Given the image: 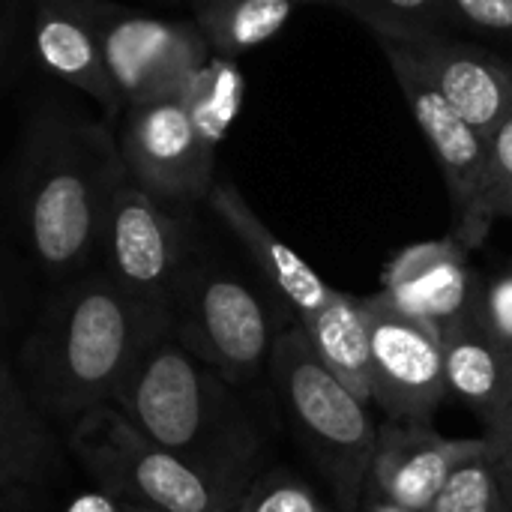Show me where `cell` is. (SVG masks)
<instances>
[{"instance_id": "2", "label": "cell", "mask_w": 512, "mask_h": 512, "mask_svg": "<svg viewBox=\"0 0 512 512\" xmlns=\"http://www.w3.org/2000/svg\"><path fill=\"white\" fill-rule=\"evenodd\" d=\"M114 408L153 444L246 489L258 474L261 441L228 381L189 354L174 333L153 336L132 363Z\"/></svg>"}, {"instance_id": "24", "label": "cell", "mask_w": 512, "mask_h": 512, "mask_svg": "<svg viewBox=\"0 0 512 512\" xmlns=\"http://www.w3.org/2000/svg\"><path fill=\"white\" fill-rule=\"evenodd\" d=\"M234 512H330V507L291 471H264L246 486Z\"/></svg>"}, {"instance_id": "20", "label": "cell", "mask_w": 512, "mask_h": 512, "mask_svg": "<svg viewBox=\"0 0 512 512\" xmlns=\"http://www.w3.org/2000/svg\"><path fill=\"white\" fill-rule=\"evenodd\" d=\"M243 90H246V81H243V72L237 69V60L210 54L207 63L198 66L177 93L198 138L213 153L225 141L231 123L240 114Z\"/></svg>"}, {"instance_id": "17", "label": "cell", "mask_w": 512, "mask_h": 512, "mask_svg": "<svg viewBox=\"0 0 512 512\" xmlns=\"http://www.w3.org/2000/svg\"><path fill=\"white\" fill-rule=\"evenodd\" d=\"M447 387L492 429L512 408V348L495 339L471 312L441 330Z\"/></svg>"}, {"instance_id": "28", "label": "cell", "mask_w": 512, "mask_h": 512, "mask_svg": "<svg viewBox=\"0 0 512 512\" xmlns=\"http://www.w3.org/2000/svg\"><path fill=\"white\" fill-rule=\"evenodd\" d=\"M486 438L495 447V468H498V477H501L507 498L512 501V408L492 429H486Z\"/></svg>"}, {"instance_id": "11", "label": "cell", "mask_w": 512, "mask_h": 512, "mask_svg": "<svg viewBox=\"0 0 512 512\" xmlns=\"http://www.w3.org/2000/svg\"><path fill=\"white\" fill-rule=\"evenodd\" d=\"M117 144L126 174L159 201L210 195L216 153L204 147L180 99L129 108Z\"/></svg>"}, {"instance_id": "25", "label": "cell", "mask_w": 512, "mask_h": 512, "mask_svg": "<svg viewBox=\"0 0 512 512\" xmlns=\"http://www.w3.org/2000/svg\"><path fill=\"white\" fill-rule=\"evenodd\" d=\"M489 186L495 216L512 219V114L489 138Z\"/></svg>"}, {"instance_id": "23", "label": "cell", "mask_w": 512, "mask_h": 512, "mask_svg": "<svg viewBox=\"0 0 512 512\" xmlns=\"http://www.w3.org/2000/svg\"><path fill=\"white\" fill-rule=\"evenodd\" d=\"M426 512H512V501L495 468V450L465 462Z\"/></svg>"}, {"instance_id": "4", "label": "cell", "mask_w": 512, "mask_h": 512, "mask_svg": "<svg viewBox=\"0 0 512 512\" xmlns=\"http://www.w3.org/2000/svg\"><path fill=\"white\" fill-rule=\"evenodd\" d=\"M267 369L294 432L330 483L339 512H360L378 447L369 402L315 357L300 324L276 336Z\"/></svg>"}, {"instance_id": "14", "label": "cell", "mask_w": 512, "mask_h": 512, "mask_svg": "<svg viewBox=\"0 0 512 512\" xmlns=\"http://www.w3.org/2000/svg\"><path fill=\"white\" fill-rule=\"evenodd\" d=\"M381 294L399 312L444 330L474 306L468 249L456 237L405 246L384 267Z\"/></svg>"}, {"instance_id": "3", "label": "cell", "mask_w": 512, "mask_h": 512, "mask_svg": "<svg viewBox=\"0 0 512 512\" xmlns=\"http://www.w3.org/2000/svg\"><path fill=\"white\" fill-rule=\"evenodd\" d=\"M162 333L105 273L81 276L51 300L30 336L33 390L48 411L72 420L114 405L132 363Z\"/></svg>"}, {"instance_id": "10", "label": "cell", "mask_w": 512, "mask_h": 512, "mask_svg": "<svg viewBox=\"0 0 512 512\" xmlns=\"http://www.w3.org/2000/svg\"><path fill=\"white\" fill-rule=\"evenodd\" d=\"M360 300L372 351V402L387 420L432 423L450 393L441 330L399 312L381 291Z\"/></svg>"}, {"instance_id": "16", "label": "cell", "mask_w": 512, "mask_h": 512, "mask_svg": "<svg viewBox=\"0 0 512 512\" xmlns=\"http://www.w3.org/2000/svg\"><path fill=\"white\" fill-rule=\"evenodd\" d=\"M33 42L45 69L90 96L108 126L123 117V102L105 69L99 39L69 0H33Z\"/></svg>"}, {"instance_id": "15", "label": "cell", "mask_w": 512, "mask_h": 512, "mask_svg": "<svg viewBox=\"0 0 512 512\" xmlns=\"http://www.w3.org/2000/svg\"><path fill=\"white\" fill-rule=\"evenodd\" d=\"M213 213L231 228V234L240 240V246L246 249V255L252 258V264L258 267V273L264 276V282L279 294L282 303L291 306V312L297 315V324L309 321L312 315H318L339 291L333 285H327L288 243H282L261 219L258 213L249 207V201L240 195L237 186L231 183H219L210 189L207 195Z\"/></svg>"}, {"instance_id": "12", "label": "cell", "mask_w": 512, "mask_h": 512, "mask_svg": "<svg viewBox=\"0 0 512 512\" xmlns=\"http://www.w3.org/2000/svg\"><path fill=\"white\" fill-rule=\"evenodd\" d=\"M492 450L486 435L447 438L426 420H384L378 426L369 486L408 510L426 512L465 462Z\"/></svg>"}, {"instance_id": "30", "label": "cell", "mask_w": 512, "mask_h": 512, "mask_svg": "<svg viewBox=\"0 0 512 512\" xmlns=\"http://www.w3.org/2000/svg\"><path fill=\"white\" fill-rule=\"evenodd\" d=\"M369 492V504H366V510L363 512H414L408 510V507H402V504H396V501H390V498H384L378 489H372V486H366Z\"/></svg>"}, {"instance_id": "19", "label": "cell", "mask_w": 512, "mask_h": 512, "mask_svg": "<svg viewBox=\"0 0 512 512\" xmlns=\"http://www.w3.org/2000/svg\"><path fill=\"white\" fill-rule=\"evenodd\" d=\"M306 0H195V24L219 57L240 54L273 39Z\"/></svg>"}, {"instance_id": "18", "label": "cell", "mask_w": 512, "mask_h": 512, "mask_svg": "<svg viewBox=\"0 0 512 512\" xmlns=\"http://www.w3.org/2000/svg\"><path fill=\"white\" fill-rule=\"evenodd\" d=\"M315 357L360 399L372 402V351L363 300L336 294L318 315L300 324Z\"/></svg>"}, {"instance_id": "22", "label": "cell", "mask_w": 512, "mask_h": 512, "mask_svg": "<svg viewBox=\"0 0 512 512\" xmlns=\"http://www.w3.org/2000/svg\"><path fill=\"white\" fill-rule=\"evenodd\" d=\"M348 6L378 30V39L444 36L450 24H459L447 0H348Z\"/></svg>"}, {"instance_id": "26", "label": "cell", "mask_w": 512, "mask_h": 512, "mask_svg": "<svg viewBox=\"0 0 512 512\" xmlns=\"http://www.w3.org/2000/svg\"><path fill=\"white\" fill-rule=\"evenodd\" d=\"M474 315L495 339L512 348V270L492 279L489 288L474 297Z\"/></svg>"}, {"instance_id": "32", "label": "cell", "mask_w": 512, "mask_h": 512, "mask_svg": "<svg viewBox=\"0 0 512 512\" xmlns=\"http://www.w3.org/2000/svg\"><path fill=\"white\" fill-rule=\"evenodd\" d=\"M0 512H3V507H0Z\"/></svg>"}, {"instance_id": "21", "label": "cell", "mask_w": 512, "mask_h": 512, "mask_svg": "<svg viewBox=\"0 0 512 512\" xmlns=\"http://www.w3.org/2000/svg\"><path fill=\"white\" fill-rule=\"evenodd\" d=\"M42 453V423L12 372L0 363V501L39 468Z\"/></svg>"}, {"instance_id": "7", "label": "cell", "mask_w": 512, "mask_h": 512, "mask_svg": "<svg viewBox=\"0 0 512 512\" xmlns=\"http://www.w3.org/2000/svg\"><path fill=\"white\" fill-rule=\"evenodd\" d=\"M93 27L111 84L129 108L177 99L186 78L213 54L195 21L132 12L111 0H69Z\"/></svg>"}, {"instance_id": "13", "label": "cell", "mask_w": 512, "mask_h": 512, "mask_svg": "<svg viewBox=\"0 0 512 512\" xmlns=\"http://www.w3.org/2000/svg\"><path fill=\"white\" fill-rule=\"evenodd\" d=\"M399 42L447 105L486 141L512 114V63L504 57L447 36H414Z\"/></svg>"}, {"instance_id": "27", "label": "cell", "mask_w": 512, "mask_h": 512, "mask_svg": "<svg viewBox=\"0 0 512 512\" xmlns=\"http://www.w3.org/2000/svg\"><path fill=\"white\" fill-rule=\"evenodd\" d=\"M459 24L512 39V0H447Z\"/></svg>"}, {"instance_id": "1", "label": "cell", "mask_w": 512, "mask_h": 512, "mask_svg": "<svg viewBox=\"0 0 512 512\" xmlns=\"http://www.w3.org/2000/svg\"><path fill=\"white\" fill-rule=\"evenodd\" d=\"M126 174L117 135L78 108L45 102L33 111L15 174L21 234L42 270L75 276L99 252L105 210Z\"/></svg>"}, {"instance_id": "8", "label": "cell", "mask_w": 512, "mask_h": 512, "mask_svg": "<svg viewBox=\"0 0 512 512\" xmlns=\"http://www.w3.org/2000/svg\"><path fill=\"white\" fill-rule=\"evenodd\" d=\"M171 333L228 384L258 378L279 336L261 294L243 279L210 267H186Z\"/></svg>"}, {"instance_id": "29", "label": "cell", "mask_w": 512, "mask_h": 512, "mask_svg": "<svg viewBox=\"0 0 512 512\" xmlns=\"http://www.w3.org/2000/svg\"><path fill=\"white\" fill-rule=\"evenodd\" d=\"M66 512H153L144 510V507H135V504H126L120 498H111V495H102V492H93V495H81L75 498Z\"/></svg>"}, {"instance_id": "9", "label": "cell", "mask_w": 512, "mask_h": 512, "mask_svg": "<svg viewBox=\"0 0 512 512\" xmlns=\"http://www.w3.org/2000/svg\"><path fill=\"white\" fill-rule=\"evenodd\" d=\"M381 48L417 126L423 129L444 171L456 210V240L465 249H474L489 237V228L498 219L489 186V141L447 105V99L432 87V81L399 42L381 39Z\"/></svg>"}, {"instance_id": "5", "label": "cell", "mask_w": 512, "mask_h": 512, "mask_svg": "<svg viewBox=\"0 0 512 512\" xmlns=\"http://www.w3.org/2000/svg\"><path fill=\"white\" fill-rule=\"evenodd\" d=\"M69 447L102 495L153 512H234V489L144 438L114 405L81 414Z\"/></svg>"}, {"instance_id": "6", "label": "cell", "mask_w": 512, "mask_h": 512, "mask_svg": "<svg viewBox=\"0 0 512 512\" xmlns=\"http://www.w3.org/2000/svg\"><path fill=\"white\" fill-rule=\"evenodd\" d=\"M105 276L147 315L150 324L171 333L174 303L186 273V243L180 222L165 201L123 174L111 192L102 243Z\"/></svg>"}, {"instance_id": "31", "label": "cell", "mask_w": 512, "mask_h": 512, "mask_svg": "<svg viewBox=\"0 0 512 512\" xmlns=\"http://www.w3.org/2000/svg\"><path fill=\"white\" fill-rule=\"evenodd\" d=\"M3 48H6V36H3V21H0V57H3Z\"/></svg>"}]
</instances>
